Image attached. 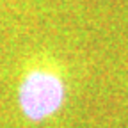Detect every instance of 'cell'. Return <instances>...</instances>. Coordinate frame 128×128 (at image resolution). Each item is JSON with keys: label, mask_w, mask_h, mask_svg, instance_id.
<instances>
[{"label": "cell", "mask_w": 128, "mask_h": 128, "mask_svg": "<svg viewBox=\"0 0 128 128\" xmlns=\"http://www.w3.org/2000/svg\"><path fill=\"white\" fill-rule=\"evenodd\" d=\"M66 84L59 71L48 66L28 70L18 89V103L23 116L30 121H44L64 105Z\"/></svg>", "instance_id": "obj_1"}]
</instances>
